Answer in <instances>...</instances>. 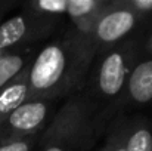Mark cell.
Returning a JSON list of instances; mask_svg holds the SVG:
<instances>
[{"label": "cell", "mask_w": 152, "mask_h": 151, "mask_svg": "<svg viewBox=\"0 0 152 151\" xmlns=\"http://www.w3.org/2000/svg\"><path fill=\"white\" fill-rule=\"evenodd\" d=\"M98 48L90 37L69 28L48 43L28 70V101H55L83 94Z\"/></svg>", "instance_id": "6da1fadb"}, {"label": "cell", "mask_w": 152, "mask_h": 151, "mask_svg": "<svg viewBox=\"0 0 152 151\" xmlns=\"http://www.w3.org/2000/svg\"><path fill=\"white\" fill-rule=\"evenodd\" d=\"M114 105L102 107L87 94L74 95L53 114L40 139V151H84L108 129Z\"/></svg>", "instance_id": "7a4b0ae2"}, {"label": "cell", "mask_w": 152, "mask_h": 151, "mask_svg": "<svg viewBox=\"0 0 152 151\" xmlns=\"http://www.w3.org/2000/svg\"><path fill=\"white\" fill-rule=\"evenodd\" d=\"M140 59V46L134 39H127L118 45L98 52L92 65L86 88L89 96L99 104H115L129 79L130 71Z\"/></svg>", "instance_id": "3957f363"}, {"label": "cell", "mask_w": 152, "mask_h": 151, "mask_svg": "<svg viewBox=\"0 0 152 151\" xmlns=\"http://www.w3.org/2000/svg\"><path fill=\"white\" fill-rule=\"evenodd\" d=\"M62 24L61 18L18 13L0 22V55L25 49L40 40L50 37Z\"/></svg>", "instance_id": "277c9868"}, {"label": "cell", "mask_w": 152, "mask_h": 151, "mask_svg": "<svg viewBox=\"0 0 152 151\" xmlns=\"http://www.w3.org/2000/svg\"><path fill=\"white\" fill-rule=\"evenodd\" d=\"M52 101H25L0 124V145L39 136L48 126Z\"/></svg>", "instance_id": "5b68a950"}, {"label": "cell", "mask_w": 152, "mask_h": 151, "mask_svg": "<svg viewBox=\"0 0 152 151\" xmlns=\"http://www.w3.org/2000/svg\"><path fill=\"white\" fill-rule=\"evenodd\" d=\"M142 21V16L123 7L117 0H106V4L95 24L90 39L98 48V52H101L126 40V37Z\"/></svg>", "instance_id": "8992f818"}, {"label": "cell", "mask_w": 152, "mask_h": 151, "mask_svg": "<svg viewBox=\"0 0 152 151\" xmlns=\"http://www.w3.org/2000/svg\"><path fill=\"white\" fill-rule=\"evenodd\" d=\"M106 130L118 138L126 151H152V126L146 117L118 116Z\"/></svg>", "instance_id": "52a82bcc"}, {"label": "cell", "mask_w": 152, "mask_h": 151, "mask_svg": "<svg viewBox=\"0 0 152 151\" xmlns=\"http://www.w3.org/2000/svg\"><path fill=\"white\" fill-rule=\"evenodd\" d=\"M152 101V58H142L133 67L118 101L112 104L120 108L126 104L145 105Z\"/></svg>", "instance_id": "ba28073f"}, {"label": "cell", "mask_w": 152, "mask_h": 151, "mask_svg": "<svg viewBox=\"0 0 152 151\" xmlns=\"http://www.w3.org/2000/svg\"><path fill=\"white\" fill-rule=\"evenodd\" d=\"M105 4L106 0H66L65 16L69 19L71 28L90 37Z\"/></svg>", "instance_id": "9c48e42d"}, {"label": "cell", "mask_w": 152, "mask_h": 151, "mask_svg": "<svg viewBox=\"0 0 152 151\" xmlns=\"http://www.w3.org/2000/svg\"><path fill=\"white\" fill-rule=\"evenodd\" d=\"M28 70L30 65L6 88L0 91V124L25 101H28Z\"/></svg>", "instance_id": "30bf717a"}, {"label": "cell", "mask_w": 152, "mask_h": 151, "mask_svg": "<svg viewBox=\"0 0 152 151\" xmlns=\"http://www.w3.org/2000/svg\"><path fill=\"white\" fill-rule=\"evenodd\" d=\"M31 50L28 48L15 52H6L0 55V91L13 82L31 62Z\"/></svg>", "instance_id": "8fae6325"}, {"label": "cell", "mask_w": 152, "mask_h": 151, "mask_svg": "<svg viewBox=\"0 0 152 151\" xmlns=\"http://www.w3.org/2000/svg\"><path fill=\"white\" fill-rule=\"evenodd\" d=\"M123 7L137 13L143 19L152 15V0H117Z\"/></svg>", "instance_id": "7c38bea8"}, {"label": "cell", "mask_w": 152, "mask_h": 151, "mask_svg": "<svg viewBox=\"0 0 152 151\" xmlns=\"http://www.w3.org/2000/svg\"><path fill=\"white\" fill-rule=\"evenodd\" d=\"M36 144H37V136H31V138L18 141V142L0 145V151H33Z\"/></svg>", "instance_id": "4fadbf2b"}, {"label": "cell", "mask_w": 152, "mask_h": 151, "mask_svg": "<svg viewBox=\"0 0 152 151\" xmlns=\"http://www.w3.org/2000/svg\"><path fill=\"white\" fill-rule=\"evenodd\" d=\"M101 151H126L123 144L118 141V138L115 135H112L111 132H108L106 139H105V145L102 147Z\"/></svg>", "instance_id": "5bb4252c"}, {"label": "cell", "mask_w": 152, "mask_h": 151, "mask_svg": "<svg viewBox=\"0 0 152 151\" xmlns=\"http://www.w3.org/2000/svg\"><path fill=\"white\" fill-rule=\"evenodd\" d=\"M13 4H15V3L10 1V0H0V22H1L3 16L7 13V10H9Z\"/></svg>", "instance_id": "9a60e30c"}, {"label": "cell", "mask_w": 152, "mask_h": 151, "mask_svg": "<svg viewBox=\"0 0 152 151\" xmlns=\"http://www.w3.org/2000/svg\"><path fill=\"white\" fill-rule=\"evenodd\" d=\"M145 52L148 53V56L152 58V30L148 36V40H146V45H145Z\"/></svg>", "instance_id": "2e32d148"}]
</instances>
